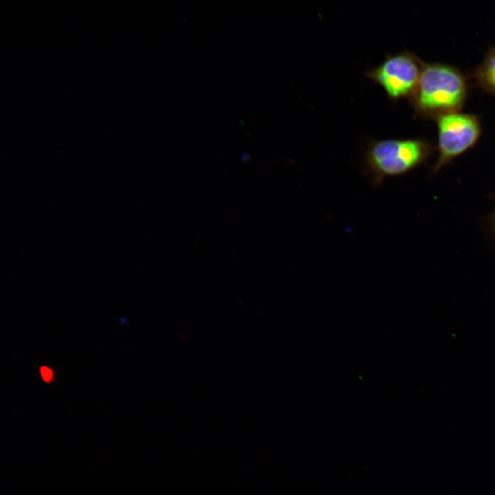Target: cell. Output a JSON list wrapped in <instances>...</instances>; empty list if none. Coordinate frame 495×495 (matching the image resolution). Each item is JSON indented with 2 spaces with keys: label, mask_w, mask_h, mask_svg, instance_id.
Listing matches in <instances>:
<instances>
[{
  "label": "cell",
  "mask_w": 495,
  "mask_h": 495,
  "mask_svg": "<svg viewBox=\"0 0 495 495\" xmlns=\"http://www.w3.org/2000/svg\"><path fill=\"white\" fill-rule=\"evenodd\" d=\"M468 96L465 77L455 67L422 61L417 87L409 99L417 115L436 119L459 112Z\"/></svg>",
  "instance_id": "6da1fadb"
},
{
  "label": "cell",
  "mask_w": 495,
  "mask_h": 495,
  "mask_svg": "<svg viewBox=\"0 0 495 495\" xmlns=\"http://www.w3.org/2000/svg\"><path fill=\"white\" fill-rule=\"evenodd\" d=\"M423 138L371 139L364 153V170L374 187L387 178L406 175L424 164L432 153Z\"/></svg>",
  "instance_id": "7a4b0ae2"
},
{
  "label": "cell",
  "mask_w": 495,
  "mask_h": 495,
  "mask_svg": "<svg viewBox=\"0 0 495 495\" xmlns=\"http://www.w3.org/2000/svg\"><path fill=\"white\" fill-rule=\"evenodd\" d=\"M435 120L438 155L432 169V175L472 148L481 134L480 121L474 115L455 112L443 115Z\"/></svg>",
  "instance_id": "3957f363"
},
{
  "label": "cell",
  "mask_w": 495,
  "mask_h": 495,
  "mask_svg": "<svg viewBox=\"0 0 495 495\" xmlns=\"http://www.w3.org/2000/svg\"><path fill=\"white\" fill-rule=\"evenodd\" d=\"M422 61L412 52L387 54L377 67L365 72L367 78L380 85L388 98L397 102L412 96L421 74Z\"/></svg>",
  "instance_id": "277c9868"
},
{
  "label": "cell",
  "mask_w": 495,
  "mask_h": 495,
  "mask_svg": "<svg viewBox=\"0 0 495 495\" xmlns=\"http://www.w3.org/2000/svg\"><path fill=\"white\" fill-rule=\"evenodd\" d=\"M478 85L485 91L495 95V47L491 49L484 60L474 72Z\"/></svg>",
  "instance_id": "5b68a950"
},
{
  "label": "cell",
  "mask_w": 495,
  "mask_h": 495,
  "mask_svg": "<svg viewBox=\"0 0 495 495\" xmlns=\"http://www.w3.org/2000/svg\"><path fill=\"white\" fill-rule=\"evenodd\" d=\"M41 375L43 378V380L46 382H49L52 379V370L47 367V366H42L40 369Z\"/></svg>",
  "instance_id": "8992f818"
},
{
  "label": "cell",
  "mask_w": 495,
  "mask_h": 495,
  "mask_svg": "<svg viewBox=\"0 0 495 495\" xmlns=\"http://www.w3.org/2000/svg\"><path fill=\"white\" fill-rule=\"evenodd\" d=\"M492 230L495 234V207L494 209V212L492 216Z\"/></svg>",
  "instance_id": "52a82bcc"
}]
</instances>
